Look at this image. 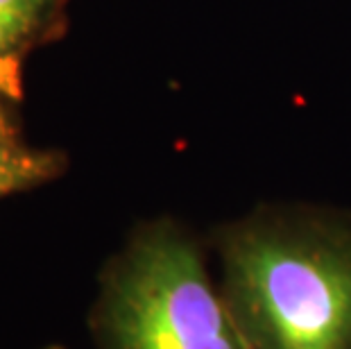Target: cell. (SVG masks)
<instances>
[{
	"mask_svg": "<svg viewBox=\"0 0 351 349\" xmlns=\"http://www.w3.org/2000/svg\"><path fill=\"white\" fill-rule=\"evenodd\" d=\"M218 256L250 349H351V218L261 209L222 229Z\"/></svg>",
	"mask_w": 351,
	"mask_h": 349,
	"instance_id": "1",
	"label": "cell"
},
{
	"mask_svg": "<svg viewBox=\"0 0 351 349\" xmlns=\"http://www.w3.org/2000/svg\"><path fill=\"white\" fill-rule=\"evenodd\" d=\"M100 349H250L202 248L170 220L132 236L102 274Z\"/></svg>",
	"mask_w": 351,
	"mask_h": 349,
	"instance_id": "2",
	"label": "cell"
},
{
	"mask_svg": "<svg viewBox=\"0 0 351 349\" xmlns=\"http://www.w3.org/2000/svg\"><path fill=\"white\" fill-rule=\"evenodd\" d=\"M57 170L59 159L52 154L27 152L21 145L0 147V197L48 180Z\"/></svg>",
	"mask_w": 351,
	"mask_h": 349,
	"instance_id": "3",
	"label": "cell"
},
{
	"mask_svg": "<svg viewBox=\"0 0 351 349\" xmlns=\"http://www.w3.org/2000/svg\"><path fill=\"white\" fill-rule=\"evenodd\" d=\"M52 3L55 0H0V55H12L41 25Z\"/></svg>",
	"mask_w": 351,
	"mask_h": 349,
	"instance_id": "4",
	"label": "cell"
},
{
	"mask_svg": "<svg viewBox=\"0 0 351 349\" xmlns=\"http://www.w3.org/2000/svg\"><path fill=\"white\" fill-rule=\"evenodd\" d=\"M21 98V71L14 55H0V147H19L5 102Z\"/></svg>",
	"mask_w": 351,
	"mask_h": 349,
	"instance_id": "5",
	"label": "cell"
},
{
	"mask_svg": "<svg viewBox=\"0 0 351 349\" xmlns=\"http://www.w3.org/2000/svg\"><path fill=\"white\" fill-rule=\"evenodd\" d=\"M50 349H64V347H50Z\"/></svg>",
	"mask_w": 351,
	"mask_h": 349,
	"instance_id": "6",
	"label": "cell"
}]
</instances>
